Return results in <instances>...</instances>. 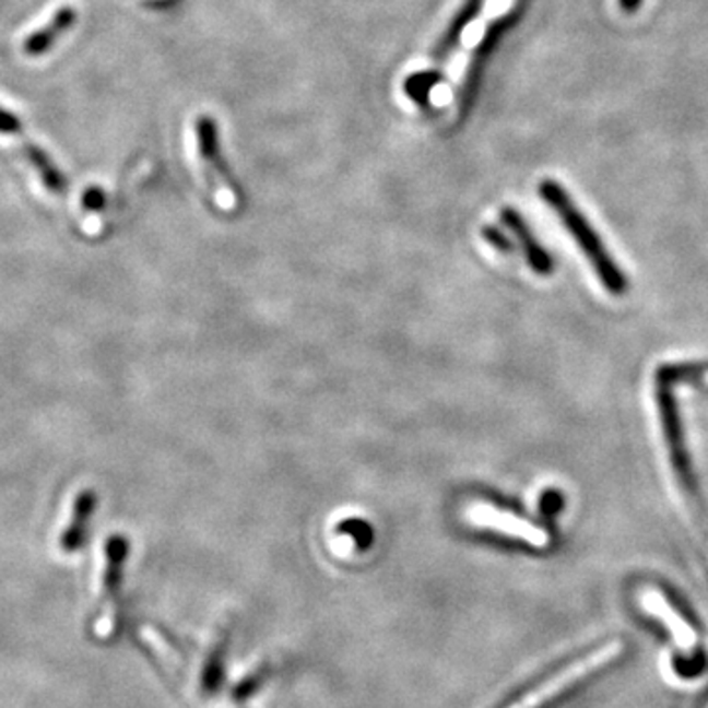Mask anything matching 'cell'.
<instances>
[{
	"label": "cell",
	"instance_id": "6da1fadb",
	"mask_svg": "<svg viewBox=\"0 0 708 708\" xmlns=\"http://www.w3.org/2000/svg\"><path fill=\"white\" fill-rule=\"evenodd\" d=\"M514 7H516V0H486L481 12H476V16L464 26L459 51L451 59L441 83L433 88V107L445 110L461 97L462 88L467 85L469 71H471L472 58L476 56L482 44L491 36V30L500 20L506 19Z\"/></svg>",
	"mask_w": 708,
	"mask_h": 708
},
{
	"label": "cell",
	"instance_id": "7a4b0ae2",
	"mask_svg": "<svg viewBox=\"0 0 708 708\" xmlns=\"http://www.w3.org/2000/svg\"><path fill=\"white\" fill-rule=\"evenodd\" d=\"M540 193L547 201V205L557 213L563 225L567 226V231L577 240L580 250L589 258L602 285L609 290L610 294H624L626 278L620 272L616 262L610 258L609 250L602 245L594 228L589 225L587 216L580 213L577 205L573 203V199L565 193V189L557 181L545 179V181H541Z\"/></svg>",
	"mask_w": 708,
	"mask_h": 708
},
{
	"label": "cell",
	"instance_id": "3957f363",
	"mask_svg": "<svg viewBox=\"0 0 708 708\" xmlns=\"http://www.w3.org/2000/svg\"><path fill=\"white\" fill-rule=\"evenodd\" d=\"M197 148H199V162L203 167L205 184L209 193L215 199L216 206H221L223 211H235L238 206V196L221 164L215 122L209 117L197 120Z\"/></svg>",
	"mask_w": 708,
	"mask_h": 708
},
{
	"label": "cell",
	"instance_id": "277c9868",
	"mask_svg": "<svg viewBox=\"0 0 708 708\" xmlns=\"http://www.w3.org/2000/svg\"><path fill=\"white\" fill-rule=\"evenodd\" d=\"M673 384L656 378V400H658L659 417H661V427L668 441L669 455L673 469L677 471L678 481L688 492L695 491V479L691 471V461H688L687 445H685V435L681 427V417H678V405L675 393L671 390Z\"/></svg>",
	"mask_w": 708,
	"mask_h": 708
},
{
	"label": "cell",
	"instance_id": "5b68a950",
	"mask_svg": "<svg viewBox=\"0 0 708 708\" xmlns=\"http://www.w3.org/2000/svg\"><path fill=\"white\" fill-rule=\"evenodd\" d=\"M620 653H622V644H620V641H612V644H606L604 648L594 649V651L589 653L587 658L579 659V661L573 663L570 668L563 669L559 675H555V677L550 678L547 683H543L538 691H533L531 697L521 700L520 705H516L514 708L545 707L550 700L559 697L560 693H563L565 688L575 685V683L585 677V675L594 673L597 669L604 668V665L610 663L612 659L618 658Z\"/></svg>",
	"mask_w": 708,
	"mask_h": 708
},
{
	"label": "cell",
	"instance_id": "8992f818",
	"mask_svg": "<svg viewBox=\"0 0 708 708\" xmlns=\"http://www.w3.org/2000/svg\"><path fill=\"white\" fill-rule=\"evenodd\" d=\"M467 518L474 526L508 533L511 538L528 541L530 545H535V547H543L550 541L547 533L541 530V528H538V526H533L530 521L523 520V518L511 514V511L500 510L496 506H491V504H476V506H471L467 510Z\"/></svg>",
	"mask_w": 708,
	"mask_h": 708
},
{
	"label": "cell",
	"instance_id": "52a82bcc",
	"mask_svg": "<svg viewBox=\"0 0 708 708\" xmlns=\"http://www.w3.org/2000/svg\"><path fill=\"white\" fill-rule=\"evenodd\" d=\"M502 221H504V225L510 228L514 236L518 238V243H520L521 246V252H523L526 258H528L531 270H533L535 274H551V270H553V260H551V256L541 248L540 243L535 240V236L531 235L530 228H528V225L523 223V219H521L514 209H504V211H502Z\"/></svg>",
	"mask_w": 708,
	"mask_h": 708
},
{
	"label": "cell",
	"instance_id": "ba28073f",
	"mask_svg": "<svg viewBox=\"0 0 708 708\" xmlns=\"http://www.w3.org/2000/svg\"><path fill=\"white\" fill-rule=\"evenodd\" d=\"M641 604H644V609H648L656 618L661 620L668 626L671 636L677 641L678 648L685 649V651L695 649V644H697L695 632L691 629L685 620L678 616L675 610L669 606L668 600L658 592H648L641 600Z\"/></svg>",
	"mask_w": 708,
	"mask_h": 708
},
{
	"label": "cell",
	"instance_id": "9c48e42d",
	"mask_svg": "<svg viewBox=\"0 0 708 708\" xmlns=\"http://www.w3.org/2000/svg\"><path fill=\"white\" fill-rule=\"evenodd\" d=\"M97 510V494L93 491H83L78 494L71 514V523L61 535V550L66 553L78 551L87 538L88 521L93 511Z\"/></svg>",
	"mask_w": 708,
	"mask_h": 708
},
{
	"label": "cell",
	"instance_id": "30bf717a",
	"mask_svg": "<svg viewBox=\"0 0 708 708\" xmlns=\"http://www.w3.org/2000/svg\"><path fill=\"white\" fill-rule=\"evenodd\" d=\"M73 22H75V10L69 9V7L59 9L58 12L54 14V19H51L48 26L38 30L36 34H32V36L24 42V51H26L28 56H39V54H44V51H46V49L56 42V38L61 36V34H63V32H66Z\"/></svg>",
	"mask_w": 708,
	"mask_h": 708
},
{
	"label": "cell",
	"instance_id": "8fae6325",
	"mask_svg": "<svg viewBox=\"0 0 708 708\" xmlns=\"http://www.w3.org/2000/svg\"><path fill=\"white\" fill-rule=\"evenodd\" d=\"M107 569H105V589L108 594H113L120 585V577H122V565L128 555V541L120 535H115L107 541Z\"/></svg>",
	"mask_w": 708,
	"mask_h": 708
},
{
	"label": "cell",
	"instance_id": "7c38bea8",
	"mask_svg": "<svg viewBox=\"0 0 708 708\" xmlns=\"http://www.w3.org/2000/svg\"><path fill=\"white\" fill-rule=\"evenodd\" d=\"M28 160L32 162V166L36 167L44 186L48 187L49 191L54 193H63L66 191V177L59 174L58 167L51 164L49 160L39 148L28 146Z\"/></svg>",
	"mask_w": 708,
	"mask_h": 708
},
{
	"label": "cell",
	"instance_id": "4fadbf2b",
	"mask_svg": "<svg viewBox=\"0 0 708 708\" xmlns=\"http://www.w3.org/2000/svg\"><path fill=\"white\" fill-rule=\"evenodd\" d=\"M659 378L668 382H708V366L703 364H665L658 370Z\"/></svg>",
	"mask_w": 708,
	"mask_h": 708
},
{
	"label": "cell",
	"instance_id": "5bb4252c",
	"mask_svg": "<svg viewBox=\"0 0 708 708\" xmlns=\"http://www.w3.org/2000/svg\"><path fill=\"white\" fill-rule=\"evenodd\" d=\"M343 530L356 541L358 547H368L373 543V530L366 521L349 520L344 521Z\"/></svg>",
	"mask_w": 708,
	"mask_h": 708
},
{
	"label": "cell",
	"instance_id": "9a60e30c",
	"mask_svg": "<svg viewBox=\"0 0 708 708\" xmlns=\"http://www.w3.org/2000/svg\"><path fill=\"white\" fill-rule=\"evenodd\" d=\"M221 675H223V658L215 653L213 658L209 659L206 663L205 675H203V685H205L209 691H215L219 681H221Z\"/></svg>",
	"mask_w": 708,
	"mask_h": 708
},
{
	"label": "cell",
	"instance_id": "2e32d148",
	"mask_svg": "<svg viewBox=\"0 0 708 708\" xmlns=\"http://www.w3.org/2000/svg\"><path fill=\"white\" fill-rule=\"evenodd\" d=\"M541 511L543 516H555L563 508V496L557 491H547L541 496Z\"/></svg>",
	"mask_w": 708,
	"mask_h": 708
},
{
	"label": "cell",
	"instance_id": "e0dca14e",
	"mask_svg": "<svg viewBox=\"0 0 708 708\" xmlns=\"http://www.w3.org/2000/svg\"><path fill=\"white\" fill-rule=\"evenodd\" d=\"M0 132L2 134H19L20 132V120L10 115L9 110L0 108Z\"/></svg>",
	"mask_w": 708,
	"mask_h": 708
},
{
	"label": "cell",
	"instance_id": "ac0fdd59",
	"mask_svg": "<svg viewBox=\"0 0 708 708\" xmlns=\"http://www.w3.org/2000/svg\"><path fill=\"white\" fill-rule=\"evenodd\" d=\"M482 235H484V238L491 243L494 248H498V250H511V245L504 238V235H502L500 231H496L494 226H486L484 231H482Z\"/></svg>",
	"mask_w": 708,
	"mask_h": 708
},
{
	"label": "cell",
	"instance_id": "d6986e66",
	"mask_svg": "<svg viewBox=\"0 0 708 708\" xmlns=\"http://www.w3.org/2000/svg\"><path fill=\"white\" fill-rule=\"evenodd\" d=\"M83 203L87 209H101V206L105 205V196L97 187H91L87 193L83 196Z\"/></svg>",
	"mask_w": 708,
	"mask_h": 708
},
{
	"label": "cell",
	"instance_id": "ffe728a7",
	"mask_svg": "<svg viewBox=\"0 0 708 708\" xmlns=\"http://www.w3.org/2000/svg\"><path fill=\"white\" fill-rule=\"evenodd\" d=\"M639 2L641 0H620V7H622V10H626V12H634V10L638 9Z\"/></svg>",
	"mask_w": 708,
	"mask_h": 708
}]
</instances>
